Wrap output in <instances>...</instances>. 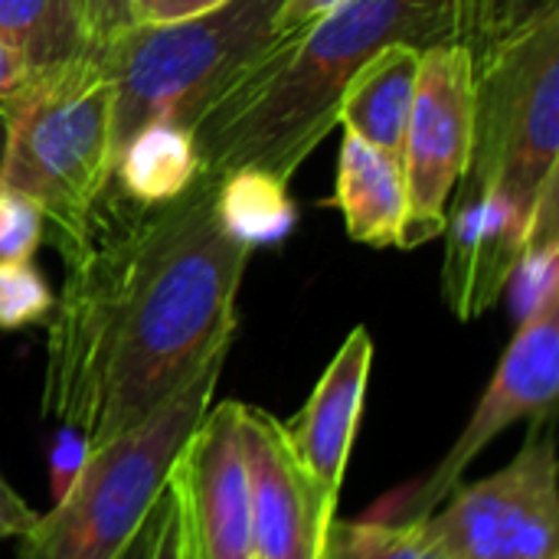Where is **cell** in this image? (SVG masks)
<instances>
[{
    "label": "cell",
    "instance_id": "obj_1",
    "mask_svg": "<svg viewBox=\"0 0 559 559\" xmlns=\"http://www.w3.org/2000/svg\"><path fill=\"white\" fill-rule=\"evenodd\" d=\"M216 187L200 174L177 200L138 203L108 183L52 239L66 282L46 321L43 413L92 452L226 364L252 249L226 233Z\"/></svg>",
    "mask_w": 559,
    "mask_h": 559
},
{
    "label": "cell",
    "instance_id": "obj_2",
    "mask_svg": "<svg viewBox=\"0 0 559 559\" xmlns=\"http://www.w3.org/2000/svg\"><path fill=\"white\" fill-rule=\"evenodd\" d=\"M393 43H455V0H350L285 33L187 124L200 174L262 170L288 183L337 124L350 79Z\"/></svg>",
    "mask_w": 559,
    "mask_h": 559
},
{
    "label": "cell",
    "instance_id": "obj_3",
    "mask_svg": "<svg viewBox=\"0 0 559 559\" xmlns=\"http://www.w3.org/2000/svg\"><path fill=\"white\" fill-rule=\"evenodd\" d=\"M282 0H226L164 26H131L95 59L111 79L108 174L121 147L151 121L187 128L193 115L285 33Z\"/></svg>",
    "mask_w": 559,
    "mask_h": 559
},
{
    "label": "cell",
    "instance_id": "obj_4",
    "mask_svg": "<svg viewBox=\"0 0 559 559\" xmlns=\"http://www.w3.org/2000/svg\"><path fill=\"white\" fill-rule=\"evenodd\" d=\"M223 370H210L121 439L95 449L72 481L20 537V559H124L167 491V475L213 406Z\"/></svg>",
    "mask_w": 559,
    "mask_h": 559
},
{
    "label": "cell",
    "instance_id": "obj_5",
    "mask_svg": "<svg viewBox=\"0 0 559 559\" xmlns=\"http://www.w3.org/2000/svg\"><path fill=\"white\" fill-rule=\"evenodd\" d=\"M108 124L111 79L95 56L33 75L7 115L0 193L33 200L52 239L69 236L111 183Z\"/></svg>",
    "mask_w": 559,
    "mask_h": 559
},
{
    "label": "cell",
    "instance_id": "obj_6",
    "mask_svg": "<svg viewBox=\"0 0 559 559\" xmlns=\"http://www.w3.org/2000/svg\"><path fill=\"white\" fill-rule=\"evenodd\" d=\"M559 157V13L475 59L472 160L462 180L531 213Z\"/></svg>",
    "mask_w": 559,
    "mask_h": 559
},
{
    "label": "cell",
    "instance_id": "obj_7",
    "mask_svg": "<svg viewBox=\"0 0 559 559\" xmlns=\"http://www.w3.org/2000/svg\"><path fill=\"white\" fill-rule=\"evenodd\" d=\"M472 88L475 62L468 49L455 43L423 49L403 144V249H416L445 233L449 200L472 160Z\"/></svg>",
    "mask_w": 559,
    "mask_h": 559
},
{
    "label": "cell",
    "instance_id": "obj_8",
    "mask_svg": "<svg viewBox=\"0 0 559 559\" xmlns=\"http://www.w3.org/2000/svg\"><path fill=\"white\" fill-rule=\"evenodd\" d=\"M442 514L423 527L455 559H559L554 439L527 442L498 475L455 488Z\"/></svg>",
    "mask_w": 559,
    "mask_h": 559
},
{
    "label": "cell",
    "instance_id": "obj_9",
    "mask_svg": "<svg viewBox=\"0 0 559 559\" xmlns=\"http://www.w3.org/2000/svg\"><path fill=\"white\" fill-rule=\"evenodd\" d=\"M177 559H252L242 403L210 406L167 475Z\"/></svg>",
    "mask_w": 559,
    "mask_h": 559
},
{
    "label": "cell",
    "instance_id": "obj_10",
    "mask_svg": "<svg viewBox=\"0 0 559 559\" xmlns=\"http://www.w3.org/2000/svg\"><path fill=\"white\" fill-rule=\"evenodd\" d=\"M559 390V298L540 308L534 318L518 324L511 347L504 350L488 390L481 393L468 426L445 452L439 468L409 491L406 511L413 518H429L459 485L465 468L481 455V449L508 426L521 419L540 423L554 413ZM409 518V521H413Z\"/></svg>",
    "mask_w": 559,
    "mask_h": 559
},
{
    "label": "cell",
    "instance_id": "obj_11",
    "mask_svg": "<svg viewBox=\"0 0 559 559\" xmlns=\"http://www.w3.org/2000/svg\"><path fill=\"white\" fill-rule=\"evenodd\" d=\"M242 455L249 478L252 550L262 559H321V544L334 524L311 478L301 472L282 423L242 403Z\"/></svg>",
    "mask_w": 559,
    "mask_h": 559
},
{
    "label": "cell",
    "instance_id": "obj_12",
    "mask_svg": "<svg viewBox=\"0 0 559 559\" xmlns=\"http://www.w3.org/2000/svg\"><path fill=\"white\" fill-rule=\"evenodd\" d=\"M442 292L455 318L472 321L491 311L511 285L524 252L527 210L501 190L462 180L455 206L445 213Z\"/></svg>",
    "mask_w": 559,
    "mask_h": 559
},
{
    "label": "cell",
    "instance_id": "obj_13",
    "mask_svg": "<svg viewBox=\"0 0 559 559\" xmlns=\"http://www.w3.org/2000/svg\"><path fill=\"white\" fill-rule=\"evenodd\" d=\"M373 367V341L367 328H354L334 360L324 367L314 393L298 416L282 423L288 449L295 452L301 472L311 478L328 508L337 511V495L344 485L347 459L354 449L357 423L364 413L367 380Z\"/></svg>",
    "mask_w": 559,
    "mask_h": 559
},
{
    "label": "cell",
    "instance_id": "obj_14",
    "mask_svg": "<svg viewBox=\"0 0 559 559\" xmlns=\"http://www.w3.org/2000/svg\"><path fill=\"white\" fill-rule=\"evenodd\" d=\"M331 206L341 210L347 236L354 242L373 249H386V246L403 249V226H406L403 160L367 144L354 131H344Z\"/></svg>",
    "mask_w": 559,
    "mask_h": 559
},
{
    "label": "cell",
    "instance_id": "obj_15",
    "mask_svg": "<svg viewBox=\"0 0 559 559\" xmlns=\"http://www.w3.org/2000/svg\"><path fill=\"white\" fill-rule=\"evenodd\" d=\"M419 56L423 49L406 43L383 46L350 79L337 111V124H344L367 144L393 154L396 160H403Z\"/></svg>",
    "mask_w": 559,
    "mask_h": 559
},
{
    "label": "cell",
    "instance_id": "obj_16",
    "mask_svg": "<svg viewBox=\"0 0 559 559\" xmlns=\"http://www.w3.org/2000/svg\"><path fill=\"white\" fill-rule=\"evenodd\" d=\"M200 177L197 147L187 128L174 121H151L115 157L111 183L138 203H167L193 187Z\"/></svg>",
    "mask_w": 559,
    "mask_h": 559
},
{
    "label": "cell",
    "instance_id": "obj_17",
    "mask_svg": "<svg viewBox=\"0 0 559 559\" xmlns=\"http://www.w3.org/2000/svg\"><path fill=\"white\" fill-rule=\"evenodd\" d=\"M0 36L13 43L33 75L95 56L72 0H0Z\"/></svg>",
    "mask_w": 559,
    "mask_h": 559
},
{
    "label": "cell",
    "instance_id": "obj_18",
    "mask_svg": "<svg viewBox=\"0 0 559 559\" xmlns=\"http://www.w3.org/2000/svg\"><path fill=\"white\" fill-rule=\"evenodd\" d=\"M216 180V210L233 239L255 249L282 242L292 233L298 210L288 197V183L262 170H233Z\"/></svg>",
    "mask_w": 559,
    "mask_h": 559
},
{
    "label": "cell",
    "instance_id": "obj_19",
    "mask_svg": "<svg viewBox=\"0 0 559 559\" xmlns=\"http://www.w3.org/2000/svg\"><path fill=\"white\" fill-rule=\"evenodd\" d=\"M550 13H559V0H455V46L475 62Z\"/></svg>",
    "mask_w": 559,
    "mask_h": 559
},
{
    "label": "cell",
    "instance_id": "obj_20",
    "mask_svg": "<svg viewBox=\"0 0 559 559\" xmlns=\"http://www.w3.org/2000/svg\"><path fill=\"white\" fill-rule=\"evenodd\" d=\"M426 544L423 518L386 524H331L321 544V559H419Z\"/></svg>",
    "mask_w": 559,
    "mask_h": 559
},
{
    "label": "cell",
    "instance_id": "obj_21",
    "mask_svg": "<svg viewBox=\"0 0 559 559\" xmlns=\"http://www.w3.org/2000/svg\"><path fill=\"white\" fill-rule=\"evenodd\" d=\"M52 288L33 262H0V331H20L49 321Z\"/></svg>",
    "mask_w": 559,
    "mask_h": 559
},
{
    "label": "cell",
    "instance_id": "obj_22",
    "mask_svg": "<svg viewBox=\"0 0 559 559\" xmlns=\"http://www.w3.org/2000/svg\"><path fill=\"white\" fill-rule=\"evenodd\" d=\"M43 210L20 197L0 193V262H29L43 239Z\"/></svg>",
    "mask_w": 559,
    "mask_h": 559
},
{
    "label": "cell",
    "instance_id": "obj_23",
    "mask_svg": "<svg viewBox=\"0 0 559 559\" xmlns=\"http://www.w3.org/2000/svg\"><path fill=\"white\" fill-rule=\"evenodd\" d=\"M72 7L79 10L95 56L131 29V0H72Z\"/></svg>",
    "mask_w": 559,
    "mask_h": 559
},
{
    "label": "cell",
    "instance_id": "obj_24",
    "mask_svg": "<svg viewBox=\"0 0 559 559\" xmlns=\"http://www.w3.org/2000/svg\"><path fill=\"white\" fill-rule=\"evenodd\" d=\"M88 455H92V449H88L85 436H82V432H75V429L59 426L56 442H52V452H49L52 501H59V498L72 488V481H75V478H79V472L85 468Z\"/></svg>",
    "mask_w": 559,
    "mask_h": 559
},
{
    "label": "cell",
    "instance_id": "obj_25",
    "mask_svg": "<svg viewBox=\"0 0 559 559\" xmlns=\"http://www.w3.org/2000/svg\"><path fill=\"white\" fill-rule=\"evenodd\" d=\"M226 0H131V26H164L203 16Z\"/></svg>",
    "mask_w": 559,
    "mask_h": 559
},
{
    "label": "cell",
    "instance_id": "obj_26",
    "mask_svg": "<svg viewBox=\"0 0 559 559\" xmlns=\"http://www.w3.org/2000/svg\"><path fill=\"white\" fill-rule=\"evenodd\" d=\"M29 82H33V72H29L26 59L13 49L10 39L0 36V118L3 121L13 111V105L23 98Z\"/></svg>",
    "mask_w": 559,
    "mask_h": 559
},
{
    "label": "cell",
    "instance_id": "obj_27",
    "mask_svg": "<svg viewBox=\"0 0 559 559\" xmlns=\"http://www.w3.org/2000/svg\"><path fill=\"white\" fill-rule=\"evenodd\" d=\"M144 557L141 559H177V521H174V504L164 491L160 504L154 508L147 527H144Z\"/></svg>",
    "mask_w": 559,
    "mask_h": 559
},
{
    "label": "cell",
    "instance_id": "obj_28",
    "mask_svg": "<svg viewBox=\"0 0 559 559\" xmlns=\"http://www.w3.org/2000/svg\"><path fill=\"white\" fill-rule=\"evenodd\" d=\"M36 511L0 478V540H7V537H23V534H29L33 531V524H36Z\"/></svg>",
    "mask_w": 559,
    "mask_h": 559
},
{
    "label": "cell",
    "instance_id": "obj_29",
    "mask_svg": "<svg viewBox=\"0 0 559 559\" xmlns=\"http://www.w3.org/2000/svg\"><path fill=\"white\" fill-rule=\"evenodd\" d=\"M344 3L350 0H282V10H278V29L282 33H295L301 26H311L314 20L341 10Z\"/></svg>",
    "mask_w": 559,
    "mask_h": 559
},
{
    "label": "cell",
    "instance_id": "obj_30",
    "mask_svg": "<svg viewBox=\"0 0 559 559\" xmlns=\"http://www.w3.org/2000/svg\"><path fill=\"white\" fill-rule=\"evenodd\" d=\"M426 531V527H423ZM419 559H455L439 540H432L429 534H426V544H423V554H419Z\"/></svg>",
    "mask_w": 559,
    "mask_h": 559
},
{
    "label": "cell",
    "instance_id": "obj_31",
    "mask_svg": "<svg viewBox=\"0 0 559 559\" xmlns=\"http://www.w3.org/2000/svg\"><path fill=\"white\" fill-rule=\"evenodd\" d=\"M3 138H7V121L0 118V160H3Z\"/></svg>",
    "mask_w": 559,
    "mask_h": 559
},
{
    "label": "cell",
    "instance_id": "obj_32",
    "mask_svg": "<svg viewBox=\"0 0 559 559\" xmlns=\"http://www.w3.org/2000/svg\"><path fill=\"white\" fill-rule=\"evenodd\" d=\"M252 559H262V557H255V554H252Z\"/></svg>",
    "mask_w": 559,
    "mask_h": 559
}]
</instances>
